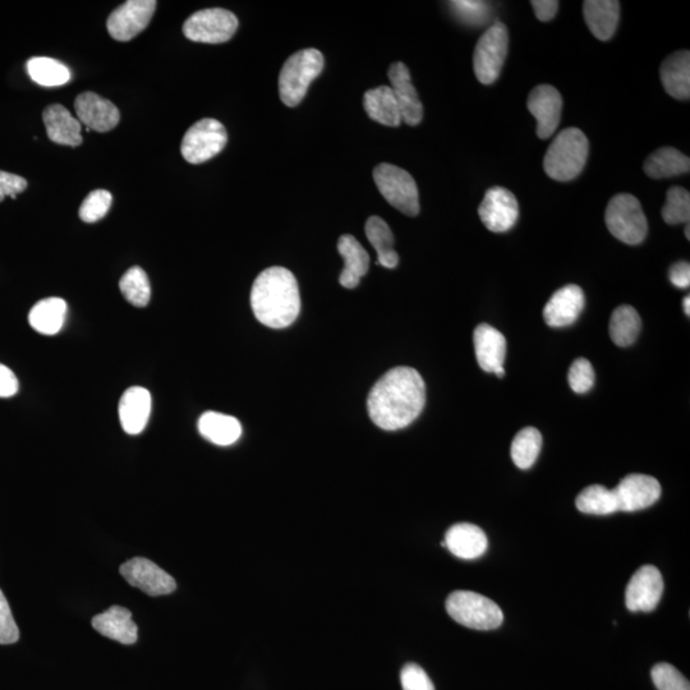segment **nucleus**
Segmentation results:
<instances>
[{
  "instance_id": "nucleus-45",
  "label": "nucleus",
  "mask_w": 690,
  "mask_h": 690,
  "mask_svg": "<svg viewBox=\"0 0 690 690\" xmlns=\"http://www.w3.org/2000/svg\"><path fill=\"white\" fill-rule=\"evenodd\" d=\"M26 188L25 178L0 170V202L8 196L15 200L17 195L26 191Z\"/></svg>"
},
{
  "instance_id": "nucleus-21",
  "label": "nucleus",
  "mask_w": 690,
  "mask_h": 690,
  "mask_svg": "<svg viewBox=\"0 0 690 690\" xmlns=\"http://www.w3.org/2000/svg\"><path fill=\"white\" fill-rule=\"evenodd\" d=\"M444 544L453 555L464 560L481 558L489 547L485 532L471 523H458L450 527Z\"/></svg>"
},
{
  "instance_id": "nucleus-41",
  "label": "nucleus",
  "mask_w": 690,
  "mask_h": 690,
  "mask_svg": "<svg viewBox=\"0 0 690 690\" xmlns=\"http://www.w3.org/2000/svg\"><path fill=\"white\" fill-rule=\"evenodd\" d=\"M651 676L659 690H690L689 680L673 665L666 662L653 666Z\"/></svg>"
},
{
  "instance_id": "nucleus-3",
  "label": "nucleus",
  "mask_w": 690,
  "mask_h": 690,
  "mask_svg": "<svg viewBox=\"0 0 690 690\" xmlns=\"http://www.w3.org/2000/svg\"><path fill=\"white\" fill-rule=\"evenodd\" d=\"M590 151V142L578 128L561 131L552 141L544 160L547 176L555 181L569 182L582 173Z\"/></svg>"
},
{
  "instance_id": "nucleus-19",
  "label": "nucleus",
  "mask_w": 690,
  "mask_h": 690,
  "mask_svg": "<svg viewBox=\"0 0 690 690\" xmlns=\"http://www.w3.org/2000/svg\"><path fill=\"white\" fill-rule=\"evenodd\" d=\"M584 308V293L578 285L559 289L546 303L544 319L551 328H565L574 324Z\"/></svg>"
},
{
  "instance_id": "nucleus-12",
  "label": "nucleus",
  "mask_w": 690,
  "mask_h": 690,
  "mask_svg": "<svg viewBox=\"0 0 690 690\" xmlns=\"http://www.w3.org/2000/svg\"><path fill=\"white\" fill-rule=\"evenodd\" d=\"M119 572L128 584L149 596L169 595L177 588V583L172 575H169L149 559L133 558L128 560L121 565Z\"/></svg>"
},
{
  "instance_id": "nucleus-7",
  "label": "nucleus",
  "mask_w": 690,
  "mask_h": 690,
  "mask_svg": "<svg viewBox=\"0 0 690 690\" xmlns=\"http://www.w3.org/2000/svg\"><path fill=\"white\" fill-rule=\"evenodd\" d=\"M374 181L384 199L400 213L408 216L420 213L417 184L407 170L380 164L374 169Z\"/></svg>"
},
{
  "instance_id": "nucleus-48",
  "label": "nucleus",
  "mask_w": 690,
  "mask_h": 690,
  "mask_svg": "<svg viewBox=\"0 0 690 690\" xmlns=\"http://www.w3.org/2000/svg\"><path fill=\"white\" fill-rule=\"evenodd\" d=\"M531 4L538 20L542 22L551 21L559 8V2L556 0H533Z\"/></svg>"
},
{
  "instance_id": "nucleus-38",
  "label": "nucleus",
  "mask_w": 690,
  "mask_h": 690,
  "mask_svg": "<svg viewBox=\"0 0 690 690\" xmlns=\"http://www.w3.org/2000/svg\"><path fill=\"white\" fill-rule=\"evenodd\" d=\"M662 218L670 225L689 223L690 195L687 190L682 187L670 188L666 205L662 209Z\"/></svg>"
},
{
  "instance_id": "nucleus-27",
  "label": "nucleus",
  "mask_w": 690,
  "mask_h": 690,
  "mask_svg": "<svg viewBox=\"0 0 690 690\" xmlns=\"http://www.w3.org/2000/svg\"><path fill=\"white\" fill-rule=\"evenodd\" d=\"M661 81L667 94L678 100H689L690 96V53L676 52L666 58L661 66Z\"/></svg>"
},
{
  "instance_id": "nucleus-18",
  "label": "nucleus",
  "mask_w": 690,
  "mask_h": 690,
  "mask_svg": "<svg viewBox=\"0 0 690 690\" xmlns=\"http://www.w3.org/2000/svg\"><path fill=\"white\" fill-rule=\"evenodd\" d=\"M388 75L391 90L394 92L400 115H402V122H406L411 127L417 126L423 118V107L416 87L412 84L408 67L402 62L391 64Z\"/></svg>"
},
{
  "instance_id": "nucleus-29",
  "label": "nucleus",
  "mask_w": 690,
  "mask_h": 690,
  "mask_svg": "<svg viewBox=\"0 0 690 690\" xmlns=\"http://www.w3.org/2000/svg\"><path fill=\"white\" fill-rule=\"evenodd\" d=\"M199 431L207 441L219 446L237 443L242 435L241 422L232 416L218 412H206L199 420Z\"/></svg>"
},
{
  "instance_id": "nucleus-26",
  "label": "nucleus",
  "mask_w": 690,
  "mask_h": 690,
  "mask_svg": "<svg viewBox=\"0 0 690 690\" xmlns=\"http://www.w3.org/2000/svg\"><path fill=\"white\" fill-rule=\"evenodd\" d=\"M584 20L598 40L613 38L620 18V3L616 0H587L583 3Z\"/></svg>"
},
{
  "instance_id": "nucleus-4",
  "label": "nucleus",
  "mask_w": 690,
  "mask_h": 690,
  "mask_svg": "<svg viewBox=\"0 0 690 690\" xmlns=\"http://www.w3.org/2000/svg\"><path fill=\"white\" fill-rule=\"evenodd\" d=\"M322 69L324 57L319 50L310 48L293 54L284 63L279 76V94L283 103L289 108L297 107Z\"/></svg>"
},
{
  "instance_id": "nucleus-39",
  "label": "nucleus",
  "mask_w": 690,
  "mask_h": 690,
  "mask_svg": "<svg viewBox=\"0 0 690 690\" xmlns=\"http://www.w3.org/2000/svg\"><path fill=\"white\" fill-rule=\"evenodd\" d=\"M112 193L105 190H95L87 195L80 207V218L85 223H96L109 213L112 206Z\"/></svg>"
},
{
  "instance_id": "nucleus-2",
  "label": "nucleus",
  "mask_w": 690,
  "mask_h": 690,
  "mask_svg": "<svg viewBox=\"0 0 690 690\" xmlns=\"http://www.w3.org/2000/svg\"><path fill=\"white\" fill-rule=\"evenodd\" d=\"M251 307L256 319L268 328L292 325L301 311L296 276L279 266L262 271L252 285Z\"/></svg>"
},
{
  "instance_id": "nucleus-44",
  "label": "nucleus",
  "mask_w": 690,
  "mask_h": 690,
  "mask_svg": "<svg viewBox=\"0 0 690 690\" xmlns=\"http://www.w3.org/2000/svg\"><path fill=\"white\" fill-rule=\"evenodd\" d=\"M18 639H20V630L13 619L7 598L0 590V644H13Z\"/></svg>"
},
{
  "instance_id": "nucleus-42",
  "label": "nucleus",
  "mask_w": 690,
  "mask_h": 690,
  "mask_svg": "<svg viewBox=\"0 0 690 690\" xmlns=\"http://www.w3.org/2000/svg\"><path fill=\"white\" fill-rule=\"evenodd\" d=\"M570 388L577 394H586L595 384V370L586 358H578L570 366L568 375Z\"/></svg>"
},
{
  "instance_id": "nucleus-40",
  "label": "nucleus",
  "mask_w": 690,
  "mask_h": 690,
  "mask_svg": "<svg viewBox=\"0 0 690 690\" xmlns=\"http://www.w3.org/2000/svg\"><path fill=\"white\" fill-rule=\"evenodd\" d=\"M450 8L460 21L468 25L480 26L490 20L491 7L485 2L458 0V2H450Z\"/></svg>"
},
{
  "instance_id": "nucleus-32",
  "label": "nucleus",
  "mask_w": 690,
  "mask_h": 690,
  "mask_svg": "<svg viewBox=\"0 0 690 690\" xmlns=\"http://www.w3.org/2000/svg\"><path fill=\"white\" fill-rule=\"evenodd\" d=\"M690 160L688 156L673 149V147H662L648 156L644 163V172L653 179L670 178L689 173Z\"/></svg>"
},
{
  "instance_id": "nucleus-28",
  "label": "nucleus",
  "mask_w": 690,
  "mask_h": 690,
  "mask_svg": "<svg viewBox=\"0 0 690 690\" xmlns=\"http://www.w3.org/2000/svg\"><path fill=\"white\" fill-rule=\"evenodd\" d=\"M368 117L386 127H398L402 123L399 105L390 86H379L368 90L363 96Z\"/></svg>"
},
{
  "instance_id": "nucleus-17",
  "label": "nucleus",
  "mask_w": 690,
  "mask_h": 690,
  "mask_svg": "<svg viewBox=\"0 0 690 690\" xmlns=\"http://www.w3.org/2000/svg\"><path fill=\"white\" fill-rule=\"evenodd\" d=\"M77 119L87 131L109 132L118 126L121 114L112 101L101 98L94 92H84L75 101Z\"/></svg>"
},
{
  "instance_id": "nucleus-47",
  "label": "nucleus",
  "mask_w": 690,
  "mask_h": 690,
  "mask_svg": "<svg viewBox=\"0 0 690 690\" xmlns=\"http://www.w3.org/2000/svg\"><path fill=\"white\" fill-rule=\"evenodd\" d=\"M670 282L675 285L676 288L685 289L689 288L690 285V265L688 262L682 261L671 266L669 271Z\"/></svg>"
},
{
  "instance_id": "nucleus-8",
  "label": "nucleus",
  "mask_w": 690,
  "mask_h": 690,
  "mask_svg": "<svg viewBox=\"0 0 690 690\" xmlns=\"http://www.w3.org/2000/svg\"><path fill=\"white\" fill-rule=\"evenodd\" d=\"M509 34L504 23L496 22L481 36L473 54L477 80L483 85L494 84L508 55Z\"/></svg>"
},
{
  "instance_id": "nucleus-20",
  "label": "nucleus",
  "mask_w": 690,
  "mask_h": 690,
  "mask_svg": "<svg viewBox=\"0 0 690 690\" xmlns=\"http://www.w3.org/2000/svg\"><path fill=\"white\" fill-rule=\"evenodd\" d=\"M151 404L153 402L150 391L141 386H133L124 391L119 402V420L126 434L140 435L145 430L150 418Z\"/></svg>"
},
{
  "instance_id": "nucleus-13",
  "label": "nucleus",
  "mask_w": 690,
  "mask_h": 690,
  "mask_svg": "<svg viewBox=\"0 0 690 690\" xmlns=\"http://www.w3.org/2000/svg\"><path fill=\"white\" fill-rule=\"evenodd\" d=\"M478 215L491 232H508L518 222V201L506 188L492 187L486 192L485 199L478 207Z\"/></svg>"
},
{
  "instance_id": "nucleus-24",
  "label": "nucleus",
  "mask_w": 690,
  "mask_h": 690,
  "mask_svg": "<svg viewBox=\"0 0 690 690\" xmlns=\"http://www.w3.org/2000/svg\"><path fill=\"white\" fill-rule=\"evenodd\" d=\"M473 343L478 365L486 372L503 367L506 354V340L499 330L489 324L478 325L473 334Z\"/></svg>"
},
{
  "instance_id": "nucleus-23",
  "label": "nucleus",
  "mask_w": 690,
  "mask_h": 690,
  "mask_svg": "<svg viewBox=\"0 0 690 690\" xmlns=\"http://www.w3.org/2000/svg\"><path fill=\"white\" fill-rule=\"evenodd\" d=\"M92 627L101 636L122 644L136 643L138 638V628L132 620V613L122 606H112L104 613L96 615L92 619Z\"/></svg>"
},
{
  "instance_id": "nucleus-5",
  "label": "nucleus",
  "mask_w": 690,
  "mask_h": 690,
  "mask_svg": "<svg viewBox=\"0 0 690 690\" xmlns=\"http://www.w3.org/2000/svg\"><path fill=\"white\" fill-rule=\"evenodd\" d=\"M446 611L458 624L476 630L496 629L504 621L503 610L496 602L472 591L450 593Z\"/></svg>"
},
{
  "instance_id": "nucleus-35",
  "label": "nucleus",
  "mask_w": 690,
  "mask_h": 690,
  "mask_svg": "<svg viewBox=\"0 0 690 690\" xmlns=\"http://www.w3.org/2000/svg\"><path fill=\"white\" fill-rule=\"evenodd\" d=\"M542 435L535 427H526L519 431L512 443V459L518 468L528 469L536 463L541 453Z\"/></svg>"
},
{
  "instance_id": "nucleus-1",
  "label": "nucleus",
  "mask_w": 690,
  "mask_h": 690,
  "mask_svg": "<svg viewBox=\"0 0 690 690\" xmlns=\"http://www.w3.org/2000/svg\"><path fill=\"white\" fill-rule=\"evenodd\" d=\"M425 404V381L411 367H395L386 372L367 399L372 422L386 431H397L411 425Z\"/></svg>"
},
{
  "instance_id": "nucleus-11",
  "label": "nucleus",
  "mask_w": 690,
  "mask_h": 690,
  "mask_svg": "<svg viewBox=\"0 0 690 690\" xmlns=\"http://www.w3.org/2000/svg\"><path fill=\"white\" fill-rule=\"evenodd\" d=\"M158 3L155 0H128L115 9L107 21V29L114 40L130 41L149 26Z\"/></svg>"
},
{
  "instance_id": "nucleus-6",
  "label": "nucleus",
  "mask_w": 690,
  "mask_h": 690,
  "mask_svg": "<svg viewBox=\"0 0 690 690\" xmlns=\"http://www.w3.org/2000/svg\"><path fill=\"white\" fill-rule=\"evenodd\" d=\"M605 220L610 233L627 245H639L647 236V219L641 202L628 193H621L611 199L607 205Z\"/></svg>"
},
{
  "instance_id": "nucleus-33",
  "label": "nucleus",
  "mask_w": 690,
  "mask_h": 690,
  "mask_svg": "<svg viewBox=\"0 0 690 690\" xmlns=\"http://www.w3.org/2000/svg\"><path fill=\"white\" fill-rule=\"evenodd\" d=\"M641 329V317L632 306H620L611 315L610 338L618 347H629L636 342Z\"/></svg>"
},
{
  "instance_id": "nucleus-9",
  "label": "nucleus",
  "mask_w": 690,
  "mask_h": 690,
  "mask_svg": "<svg viewBox=\"0 0 690 690\" xmlns=\"http://www.w3.org/2000/svg\"><path fill=\"white\" fill-rule=\"evenodd\" d=\"M238 29L237 17L223 8H210L193 13L183 25V34L195 43L223 44Z\"/></svg>"
},
{
  "instance_id": "nucleus-50",
  "label": "nucleus",
  "mask_w": 690,
  "mask_h": 690,
  "mask_svg": "<svg viewBox=\"0 0 690 690\" xmlns=\"http://www.w3.org/2000/svg\"><path fill=\"white\" fill-rule=\"evenodd\" d=\"M689 223L687 224V229H685V236H687L688 239H690V233H689Z\"/></svg>"
},
{
  "instance_id": "nucleus-49",
  "label": "nucleus",
  "mask_w": 690,
  "mask_h": 690,
  "mask_svg": "<svg viewBox=\"0 0 690 690\" xmlns=\"http://www.w3.org/2000/svg\"><path fill=\"white\" fill-rule=\"evenodd\" d=\"M683 307H684L685 315L690 316V297L689 296L684 298Z\"/></svg>"
},
{
  "instance_id": "nucleus-46",
  "label": "nucleus",
  "mask_w": 690,
  "mask_h": 690,
  "mask_svg": "<svg viewBox=\"0 0 690 690\" xmlns=\"http://www.w3.org/2000/svg\"><path fill=\"white\" fill-rule=\"evenodd\" d=\"M17 377L15 372L0 363V398H11L18 393Z\"/></svg>"
},
{
  "instance_id": "nucleus-37",
  "label": "nucleus",
  "mask_w": 690,
  "mask_h": 690,
  "mask_svg": "<svg viewBox=\"0 0 690 690\" xmlns=\"http://www.w3.org/2000/svg\"><path fill=\"white\" fill-rule=\"evenodd\" d=\"M119 288L123 297L135 307H146L151 298L149 278L140 266H133L122 276Z\"/></svg>"
},
{
  "instance_id": "nucleus-30",
  "label": "nucleus",
  "mask_w": 690,
  "mask_h": 690,
  "mask_svg": "<svg viewBox=\"0 0 690 690\" xmlns=\"http://www.w3.org/2000/svg\"><path fill=\"white\" fill-rule=\"evenodd\" d=\"M67 302L62 298L50 297L31 308V328L43 335H55L62 330L67 316Z\"/></svg>"
},
{
  "instance_id": "nucleus-15",
  "label": "nucleus",
  "mask_w": 690,
  "mask_h": 690,
  "mask_svg": "<svg viewBox=\"0 0 690 690\" xmlns=\"http://www.w3.org/2000/svg\"><path fill=\"white\" fill-rule=\"evenodd\" d=\"M618 512L632 513L650 508L661 496V485L655 477L629 475L613 489Z\"/></svg>"
},
{
  "instance_id": "nucleus-34",
  "label": "nucleus",
  "mask_w": 690,
  "mask_h": 690,
  "mask_svg": "<svg viewBox=\"0 0 690 690\" xmlns=\"http://www.w3.org/2000/svg\"><path fill=\"white\" fill-rule=\"evenodd\" d=\"M31 80L44 87H58L71 81V71L62 62L48 57H34L26 64Z\"/></svg>"
},
{
  "instance_id": "nucleus-43",
  "label": "nucleus",
  "mask_w": 690,
  "mask_h": 690,
  "mask_svg": "<svg viewBox=\"0 0 690 690\" xmlns=\"http://www.w3.org/2000/svg\"><path fill=\"white\" fill-rule=\"evenodd\" d=\"M400 683L403 690H435L430 676L417 664H407L403 667Z\"/></svg>"
},
{
  "instance_id": "nucleus-22",
  "label": "nucleus",
  "mask_w": 690,
  "mask_h": 690,
  "mask_svg": "<svg viewBox=\"0 0 690 690\" xmlns=\"http://www.w3.org/2000/svg\"><path fill=\"white\" fill-rule=\"evenodd\" d=\"M46 133L58 145L77 147L82 144V124L61 104L49 105L43 113Z\"/></svg>"
},
{
  "instance_id": "nucleus-16",
  "label": "nucleus",
  "mask_w": 690,
  "mask_h": 690,
  "mask_svg": "<svg viewBox=\"0 0 690 690\" xmlns=\"http://www.w3.org/2000/svg\"><path fill=\"white\" fill-rule=\"evenodd\" d=\"M528 110L536 118L538 137L546 140L559 127L563 98L555 87L537 86L528 96Z\"/></svg>"
},
{
  "instance_id": "nucleus-14",
  "label": "nucleus",
  "mask_w": 690,
  "mask_h": 690,
  "mask_svg": "<svg viewBox=\"0 0 690 690\" xmlns=\"http://www.w3.org/2000/svg\"><path fill=\"white\" fill-rule=\"evenodd\" d=\"M664 593V578L653 565L639 568L628 583L625 605L629 611L650 613L656 609Z\"/></svg>"
},
{
  "instance_id": "nucleus-25",
  "label": "nucleus",
  "mask_w": 690,
  "mask_h": 690,
  "mask_svg": "<svg viewBox=\"0 0 690 690\" xmlns=\"http://www.w3.org/2000/svg\"><path fill=\"white\" fill-rule=\"evenodd\" d=\"M338 251L344 260V270L339 276V282L344 288L354 289L370 268V256L351 234H344L339 238Z\"/></svg>"
},
{
  "instance_id": "nucleus-31",
  "label": "nucleus",
  "mask_w": 690,
  "mask_h": 690,
  "mask_svg": "<svg viewBox=\"0 0 690 690\" xmlns=\"http://www.w3.org/2000/svg\"><path fill=\"white\" fill-rule=\"evenodd\" d=\"M366 236L377 252V264L386 269H395L399 264L398 253L394 250L393 232L380 216H371L366 222Z\"/></svg>"
},
{
  "instance_id": "nucleus-10",
  "label": "nucleus",
  "mask_w": 690,
  "mask_h": 690,
  "mask_svg": "<svg viewBox=\"0 0 690 690\" xmlns=\"http://www.w3.org/2000/svg\"><path fill=\"white\" fill-rule=\"evenodd\" d=\"M228 142L223 123L213 118L201 119L193 124L183 137L181 153L191 164H202L222 153Z\"/></svg>"
},
{
  "instance_id": "nucleus-36",
  "label": "nucleus",
  "mask_w": 690,
  "mask_h": 690,
  "mask_svg": "<svg viewBox=\"0 0 690 690\" xmlns=\"http://www.w3.org/2000/svg\"><path fill=\"white\" fill-rule=\"evenodd\" d=\"M579 512L592 515H610L618 512L613 490L605 486L592 485L586 487L575 500Z\"/></svg>"
}]
</instances>
